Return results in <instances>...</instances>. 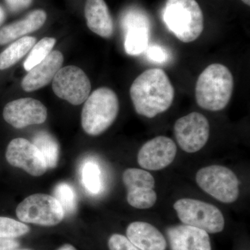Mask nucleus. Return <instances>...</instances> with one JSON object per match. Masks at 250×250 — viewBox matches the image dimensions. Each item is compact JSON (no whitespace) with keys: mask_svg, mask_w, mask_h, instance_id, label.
Instances as JSON below:
<instances>
[{"mask_svg":"<svg viewBox=\"0 0 250 250\" xmlns=\"http://www.w3.org/2000/svg\"><path fill=\"white\" fill-rule=\"evenodd\" d=\"M130 97L139 115L153 118L170 108L174 88L164 70L152 68L136 77L130 87Z\"/></svg>","mask_w":250,"mask_h":250,"instance_id":"1","label":"nucleus"},{"mask_svg":"<svg viewBox=\"0 0 250 250\" xmlns=\"http://www.w3.org/2000/svg\"><path fill=\"white\" fill-rule=\"evenodd\" d=\"M234 81L229 69L223 64H210L197 79L195 100L197 105L210 111H220L232 96Z\"/></svg>","mask_w":250,"mask_h":250,"instance_id":"2","label":"nucleus"},{"mask_svg":"<svg viewBox=\"0 0 250 250\" xmlns=\"http://www.w3.org/2000/svg\"><path fill=\"white\" fill-rule=\"evenodd\" d=\"M166 27L177 39L188 43L204 30V15L196 0H166L163 11Z\"/></svg>","mask_w":250,"mask_h":250,"instance_id":"3","label":"nucleus"},{"mask_svg":"<svg viewBox=\"0 0 250 250\" xmlns=\"http://www.w3.org/2000/svg\"><path fill=\"white\" fill-rule=\"evenodd\" d=\"M119 100L111 88L103 87L90 94L82 108V125L87 134H103L116 121Z\"/></svg>","mask_w":250,"mask_h":250,"instance_id":"4","label":"nucleus"},{"mask_svg":"<svg viewBox=\"0 0 250 250\" xmlns=\"http://www.w3.org/2000/svg\"><path fill=\"white\" fill-rule=\"evenodd\" d=\"M174 210L184 225L204 230L208 233L221 232L225 228V218L218 208L211 204L182 198L174 204Z\"/></svg>","mask_w":250,"mask_h":250,"instance_id":"5","label":"nucleus"},{"mask_svg":"<svg viewBox=\"0 0 250 250\" xmlns=\"http://www.w3.org/2000/svg\"><path fill=\"white\" fill-rule=\"evenodd\" d=\"M196 182L199 187L223 203L231 204L240 195L239 181L232 170L223 166L213 165L197 171Z\"/></svg>","mask_w":250,"mask_h":250,"instance_id":"6","label":"nucleus"},{"mask_svg":"<svg viewBox=\"0 0 250 250\" xmlns=\"http://www.w3.org/2000/svg\"><path fill=\"white\" fill-rule=\"evenodd\" d=\"M16 215L22 223L54 226L63 220L65 213L58 200L52 195L34 194L18 205Z\"/></svg>","mask_w":250,"mask_h":250,"instance_id":"7","label":"nucleus"},{"mask_svg":"<svg viewBox=\"0 0 250 250\" xmlns=\"http://www.w3.org/2000/svg\"><path fill=\"white\" fill-rule=\"evenodd\" d=\"M174 135L184 152H198L209 139V122L202 113L192 112L175 122Z\"/></svg>","mask_w":250,"mask_h":250,"instance_id":"8","label":"nucleus"},{"mask_svg":"<svg viewBox=\"0 0 250 250\" xmlns=\"http://www.w3.org/2000/svg\"><path fill=\"white\" fill-rule=\"evenodd\" d=\"M52 89L59 98L72 105H80L89 96L91 83L82 69L68 65L62 67L54 77Z\"/></svg>","mask_w":250,"mask_h":250,"instance_id":"9","label":"nucleus"},{"mask_svg":"<svg viewBox=\"0 0 250 250\" xmlns=\"http://www.w3.org/2000/svg\"><path fill=\"white\" fill-rule=\"evenodd\" d=\"M8 163L34 177H40L47 170V164L37 147L27 139L18 138L9 143L6 152Z\"/></svg>","mask_w":250,"mask_h":250,"instance_id":"10","label":"nucleus"},{"mask_svg":"<svg viewBox=\"0 0 250 250\" xmlns=\"http://www.w3.org/2000/svg\"><path fill=\"white\" fill-rule=\"evenodd\" d=\"M3 117L8 124L16 129H22L29 125L45 123L47 108L35 99H18L6 104L3 110Z\"/></svg>","mask_w":250,"mask_h":250,"instance_id":"11","label":"nucleus"},{"mask_svg":"<svg viewBox=\"0 0 250 250\" xmlns=\"http://www.w3.org/2000/svg\"><path fill=\"white\" fill-rule=\"evenodd\" d=\"M177 147L173 140L159 136L149 140L140 149L137 161L139 166L147 170H160L173 162Z\"/></svg>","mask_w":250,"mask_h":250,"instance_id":"12","label":"nucleus"},{"mask_svg":"<svg viewBox=\"0 0 250 250\" xmlns=\"http://www.w3.org/2000/svg\"><path fill=\"white\" fill-rule=\"evenodd\" d=\"M122 27L125 32L124 47L128 55L139 56L146 51L149 42V21L140 11L131 10L123 16Z\"/></svg>","mask_w":250,"mask_h":250,"instance_id":"13","label":"nucleus"},{"mask_svg":"<svg viewBox=\"0 0 250 250\" xmlns=\"http://www.w3.org/2000/svg\"><path fill=\"white\" fill-rule=\"evenodd\" d=\"M63 59L62 52L52 51L42 62L28 71L21 82L22 89L32 92L49 84L62 68Z\"/></svg>","mask_w":250,"mask_h":250,"instance_id":"14","label":"nucleus"},{"mask_svg":"<svg viewBox=\"0 0 250 250\" xmlns=\"http://www.w3.org/2000/svg\"><path fill=\"white\" fill-rule=\"evenodd\" d=\"M167 236L172 250H211L208 233L200 229L175 225L167 229Z\"/></svg>","mask_w":250,"mask_h":250,"instance_id":"15","label":"nucleus"},{"mask_svg":"<svg viewBox=\"0 0 250 250\" xmlns=\"http://www.w3.org/2000/svg\"><path fill=\"white\" fill-rule=\"evenodd\" d=\"M126 238L141 250H166L167 242L161 231L146 222H134L126 229Z\"/></svg>","mask_w":250,"mask_h":250,"instance_id":"16","label":"nucleus"},{"mask_svg":"<svg viewBox=\"0 0 250 250\" xmlns=\"http://www.w3.org/2000/svg\"><path fill=\"white\" fill-rule=\"evenodd\" d=\"M84 14L90 30L104 39L113 36L114 24L104 0H86Z\"/></svg>","mask_w":250,"mask_h":250,"instance_id":"17","label":"nucleus"},{"mask_svg":"<svg viewBox=\"0 0 250 250\" xmlns=\"http://www.w3.org/2000/svg\"><path fill=\"white\" fill-rule=\"evenodd\" d=\"M47 14L43 10L33 11L25 18L0 29V45H6L40 29L45 24Z\"/></svg>","mask_w":250,"mask_h":250,"instance_id":"18","label":"nucleus"},{"mask_svg":"<svg viewBox=\"0 0 250 250\" xmlns=\"http://www.w3.org/2000/svg\"><path fill=\"white\" fill-rule=\"evenodd\" d=\"M36 42V38L24 36L11 44L0 53V70L9 68L19 62L28 52H30Z\"/></svg>","mask_w":250,"mask_h":250,"instance_id":"19","label":"nucleus"},{"mask_svg":"<svg viewBox=\"0 0 250 250\" xmlns=\"http://www.w3.org/2000/svg\"><path fill=\"white\" fill-rule=\"evenodd\" d=\"M32 143L45 159L47 168L55 167L58 164L59 155V147L57 140L49 133L42 131L34 135Z\"/></svg>","mask_w":250,"mask_h":250,"instance_id":"20","label":"nucleus"},{"mask_svg":"<svg viewBox=\"0 0 250 250\" xmlns=\"http://www.w3.org/2000/svg\"><path fill=\"white\" fill-rule=\"evenodd\" d=\"M123 183L128 191L151 190L154 188L155 180L147 171L139 168H128L123 172Z\"/></svg>","mask_w":250,"mask_h":250,"instance_id":"21","label":"nucleus"},{"mask_svg":"<svg viewBox=\"0 0 250 250\" xmlns=\"http://www.w3.org/2000/svg\"><path fill=\"white\" fill-rule=\"evenodd\" d=\"M56 43L54 38L45 37L33 46L24 62V70L29 71L32 67L42 62L52 52Z\"/></svg>","mask_w":250,"mask_h":250,"instance_id":"22","label":"nucleus"},{"mask_svg":"<svg viewBox=\"0 0 250 250\" xmlns=\"http://www.w3.org/2000/svg\"><path fill=\"white\" fill-rule=\"evenodd\" d=\"M54 197L58 200L65 214H72L77 208V196L75 190L69 184L61 183L56 187Z\"/></svg>","mask_w":250,"mask_h":250,"instance_id":"23","label":"nucleus"},{"mask_svg":"<svg viewBox=\"0 0 250 250\" xmlns=\"http://www.w3.org/2000/svg\"><path fill=\"white\" fill-rule=\"evenodd\" d=\"M128 203L131 207L139 209L152 208L157 200V194L154 189L128 191L126 196Z\"/></svg>","mask_w":250,"mask_h":250,"instance_id":"24","label":"nucleus"},{"mask_svg":"<svg viewBox=\"0 0 250 250\" xmlns=\"http://www.w3.org/2000/svg\"><path fill=\"white\" fill-rule=\"evenodd\" d=\"M82 180L88 191L96 194L101 189V172L96 164L92 161L85 163L82 170Z\"/></svg>","mask_w":250,"mask_h":250,"instance_id":"25","label":"nucleus"},{"mask_svg":"<svg viewBox=\"0 0 250 250\" xmlns=\"http://www.w3.org/2000/svg\"><path fill=\"white\" fill-rule=\"evenodd\" d=\"M30 231L25 224L14 219L0 217V238H16L24 236Z\"/></svg>","mask_w":250,"mask_h":250,"instance_id":"26","label":"nucleus"},{"mask_svg":"<svg viewBox=\"0 0 250 250\" xmlns=\"http://www.w3.org/2000/svg\"><path fill=\"white\" fill-rule=\"evenodd\" d=\"M108 246L110 250H141L135 246L126 237L118 233L110 237Z\"/></svg>","mask_w":250,"mask_h":250,"instance_id":"27","label":"nucleus"},{"mask_svg":"<svg viewBox=\"0 0 250 250\" xmlns=\"http://www.w3.org/2000/svg\"><path fill=\"white\" fill-rule=\"evenodd\" d=\"M146 52L148 58L154 62L162 63L168 59V54L166 49L160 45H154L149 47L148 46Z\"/></svg>","mask_w":250,"mask_h":250,"instance_id":"28","label":"nucleus"},{"mask_svg":"<svg viewBox=\"0 0 250 250\" xmlns=\"http://www.w3.org/2000/svg\"><path fill=\"white\" fill-rule=\"evenodd\" d=\"M32 1L33 0H5L9 9L14 12H19L27 9Z\"/></svg>","mask_w":250,"mask_h":250,"instance_id":"29","label":"nucleus"},{"mask_svg":"<svg viewBox=\"0 0 250 250\" xmlns=\"http://www.w3.org/2000/svg\"><path fill=\"white\" fill-rule=\"evenodd\" d=\"M20 246L14 238H0V250H15Z\"/></svg>","mask_w":250,"mask_h":250,"instance_id":"30","label":"nucleus"},{"mask_svg":"<svg viewBox=\"0 0 250 250\" xmlns=\"http://www.w3.org/2000/svg\"><path fill=\"white\" fill-rule=\"evenodd\" d=\"M58 250H77L75 249V247L71 246L70 244L64 245L62 247H61Z\"/></svg>","mask_w":250,"mask_h":250,"instance_id":"31","label":"nucleus"},{"mask_svg":"<svg viewBox=\"0 0 250 250\" xmlns=\"http://www.w3.org/2000/svg\"><path fill=\"white\" fill-rule=\"evenodd\" d=\"M5 18V14L4 10H3L2 8L0 6V24L3 22Z\"/></svg>","mask_w":250,"mask_h":250,"instance_id":"32","label":"nucleus"},{"mask_svg":"<svg viewBox=\"0 0 250 250\" xmlns=\"http://www.w3.org/2000/svg\"><path fill=\"white\" fill-rule=\"evenodd\" d=\"M244 4L248 5V6H250V0H241Z\"/></svg>","mask_w":250,"mask_h":250,"instance_id":"33","label":"nucleus"},{"mask_svg":"<svg viewBox=\"0 0 250 250\" xmlns=\"http://www.w3.org/2000/svg\"></svg>","mask_w":250,"mask_h":250,"instance_id":"34","label":"nucleus"}]
</instances>
